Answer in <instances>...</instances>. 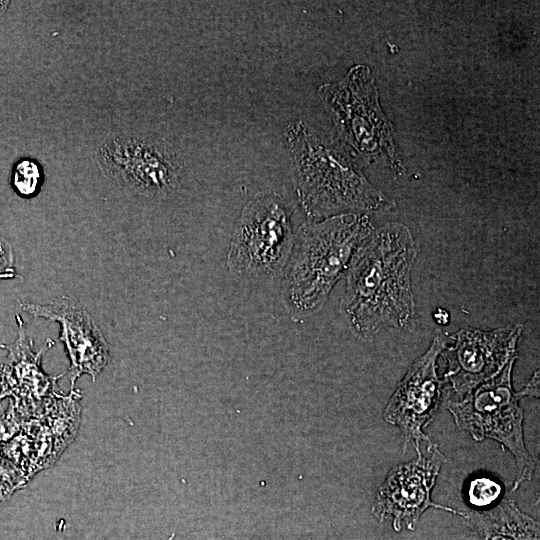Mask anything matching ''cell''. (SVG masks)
I'll return each mask as SVG.
<instances>
[{
	"label": "cell",
	"instance_id": "cell-4",
	"mask_svg": "<svg viewBox=\"0 0 540 540\" xmlns=\"http://www.w3.org/2000/svg\"><path fill=\"white\" fill-rule=\"evenodd\" d=\"M517 357L511 359L493 379L479 385L467 395L455 398L445 395V405L455 424L476 442L497 441L513 456L516 475L512 490L532 478L535 462L524 441L523 409L512 386V372Z\"/></svg>",
	"mask_w": 540,
	"mask_h": 540
},
{
	"label": "cell",
	"instance_id": "cell-15",
	"mask_svg": "<svg viewBox=\"0 0 540 540\" xmlns=\"http://www.w3.org/2000/svg\"><path fill=\"white\" fill-rule=\"evenodd\" d=\"M43 174L39 163L32 158H22L13 166L11 185L14 191L24 198L37 194L42 184Z\"/></svg>",
	"mask_w": 540,
	"mask_h": 540
},
{
	"label": "cell",
	"instance_id": "cell-5",
	"mask_svg": "<svg viewBox=\"0 0 540 540\" xmlns=\"http://www.w3.org/2000/svg\"><path fill=\"white\" fill-rule=\"evenodd\" d=\"M318 93L342 140L355 153L366 160L381 161L398 173L404 169L368 67H352L341 81L320 86Z\"/></svg>",
	"mask_w": 540,
	"mask_h": 540
},
{
	"label": "cell",
	"instance_id": "cell-20",
	"mask_svg": "<svg viewBox=\"0 0 540 540\" xmlns=\"http://www.w3.org/2000/svg\"><path fill=\"white\" fill-rule=\"evenodd\" d=\"M434 319L440 325H445L449 322V314L442 308H438L434 312Z\"/></svg>",
	"mask_w": 540,
	"mask_h": 540
},
{
	"label": "cell",
	"instance_id": "cell-16",
	"mask_svg": "<svg viewBox=\"0 0 540 540\" xmlns=\"http://www.w3.org/2000/svg\"><path fill=\"white\" fill-rule=\"evenodd\" d=\"M503 494L502 484L493 477L477 475L466 486V500L474 508L484 509L495 503Z\"/></svg>",
	"mask_w": 540,
	"mask_h": 540
},
{
	"label": "cell",
	"instance_id": "cell-19",
	"mask_svg": "<svg viewBox=\"0 0 540 540\" xmlns=\"http://www.w3.org/2000/svg\"><path fill=\"white\" fill-rule=\"evenodd\" d=\"M539 370H537L530 378V380L527 382V384L519 391L516 392L517 397L523 398V397H534L539 398Z\"/></svg>",
	"mask_w": 540,
	"mask_h": 540
},
{
	"label": "cell",
	"instance_id": "cell-12",
	"mask_svg": "<svg viewBox=\"0 0 540 540\" xmlns=\"http://www.w3.org/2000/svg\"><path fill=\"white\" fill-rule=\"evenodd\" d=\"M17 337L6 345L7 356L0 367V402L8 398L9 403L27 421L40 412L57 394L61 393L58 381L64 374L52 376L42 367L43 356L54 345L47 339L38 350L27 335L25 323L19 314Z\"/></svg>",
	"mask_w": 540,
	"mask_h": 540
},
{
	"label": "cell",
	"instance_id": "cell-17",
	"mask_svg": "<svg viewBox=\"0 0 540 540\" xmlns=\"http://www.w3.org/2000/svg\"><path fill=\"white\" fill-rule=\"evenodd\" d=\"M29 483L24 472L9 459L0 455V503Z\"/></svg>",
	"mask_w": 540,
	"mask_h": 540
},
{
	"label": "cell",
	"instance_id": "cell-8",
	"mask_svg": "<svg viewBox=\"0 0 540 540\" xmlns=\"http://www.w3.org/2000/svg\"><path fill=\"white\" fill-rule=\"evenodd\" d=\"M81 398L77 389L54 396L14 437L0 444V455L18 466L29 481L54 465L78 434Z\"/></svg>",
	"mask_w": 540,
	"mask_h": 540
},
{
	"label": "cell",
	"instance_id": "cell-10",
	"mask_svg": "<svg viewBox=\"0 0 540 540\" xmlns=\"http://www.w3.org/2000/svg\"><path fill=\"white\" fill-rule=\"evenodd\" d=\"M447 458L436 443L427 445L425 454L391 468L376 492L371 507L379 521L392 520L395 531L414 530L428 508L441 509L465 517L466 512L434 503L431 491Z\"/></svg>",
	"mask_w": 540,
	"mask_h": 540
},
{
	"label": "cell",
	"instance_id": "cell-18",
	"mask_svg": "<svg viewBox=\"0 0 540 540\" xmlns=\"http://www.w3.org/2000/svg\"><path fill=\"white\" fill-rule=\"evenodd\" d=\"M16 276L13 248L8 241L0 238V280L13 279Z\"/></svg>",
	"mask_w": 540,
	"mask_h": 540
},
{
	"label": "cell",
	"instance_id": "cell-14",
	"mask_svg": "<svg viewBox=\"0 0 540 540\" xmlns=\"http://www.w3.org/2000/svg\"><path fill=\"white\" fill-rule=\"evenodd\" d=\"M465 522L479 540H540V527L512 499L486 510H469Z\"/></svg>",
	"mask_w": 540,
	"mask_h": 540
},
{
	"label": "cell",
	"instance_id": "cell-6",
	"mask_svg": "<svg viewBox=\"0 0 540 540\" xmlns=\"http://www.w3.org/2000/svg\"><path fill=\"white\" fill-rule=\"evenodd\" d=\"M294 239L288 204L275 192L260 193L240 214L227 265L231 272L250 278L276 276L288 263Z\"/></svg>",
	"mask_w": 540,
	"mask_h": 540
},
{
	"label": "cell",
	"instance_id": "cell-3",
	"mask_svg": "<svg viewBox=\"0 0 540 540\" xmlns=\"http://www.w3.org/2000/svg\"><path fill=\"white\" fill-rule=\"evenodd\" d=\"M372 231L369 217L357 213L308 221L299 228L282 282V299L293 318L308 316L324 305Z\"/></svg>",
	"mask_w": 540,
	"mask_h": 540
},
{
	"label": "cell",
	"instance_id": "cell-13",
	"mask_svg": "<svg viewBox=\"0 0 540 540\" xmlns=\"http://www.w3.org/2000/svg\"><path fill=\"white\" fill-rule=\"evenodd\" d=\"M19 306L34 317L60 325L59 341L70 361L67 374L71 390L84 374L96 380L110 361L109 346L92 316L77 300L62 296L44 304L19 301Z\"/></svg>",
	"mask_w": 540,
	"mask_h": 540
},
{
	"label": "cell",
	"instance_id": "cell-2",
	"mask_svg": "<svg viewBox=\"0 0 540 540\" xmlns=\"http://www.w3.org/2000/svg\"><path fill=\"white\" fill-rule=\"evenodd\" d=\"M286 138L298 199L309 221L395 206L348 157L311 132L302 121L287 128Z\"/></svg>",
	"mask_w": 540,
	"mask_h": 540
},
{
	"label": "cell",
	"instance_id": "cell-7",
	"mask_svg": "<svg viewBox=\"0 0 540 540\" xmlns=\"http://www.w3.org/2000/svg\"><path fill=\"white\" fill-rule=\"evenodd\" d=\"M96 158L107 178L133 193L166 198L180 187V161L171 149L155 139L113 135L100 145Z\"/></svg>",
	"mask_w": 540,
	"mask_h": 540
},
{
	"label": "cell",
	"instance_id": "cell-1",
	"mask_svg": "<svg viewBox=\"0 0 540 540\" xmlns=\"http://www.w3.org/2000/svg\"><path fill=\"white\" fill-rule=\"evenodd\" d=\"M416 257L413 236L399 222L373 229L357 248L345 274L346 290L340 308L358 338L413 325L411 272Z\"/></svg>",
	"mask_w": 540,
	"mask_h": 540
},
{
	"label": "cell",
	"instance_id": "cell-9",
	"mask_svg": "<svg viewBox=\"0 0 540 540\" xmlns=\"http://www.w3.org/2000/svg\"><path fill=\"white\" fill-rule=\"evenodd\" d=\"M448 339L442 332L434 337L426 352L410 365L383 411L384 420L401 431L404 448L411 444L417 458L422 456V442L432 443L424 430L445 398V382L438 376L437 359Z\"/></svg>",
	"mask_w": 540,
	"mask_h": 540
},
{
	"label": "cell",
	"instance_id": "cell-11",
	"mask_svg": "<svg viewBox=\"0 0 540 540\" xmlns=\"http://www.w3.org/2000/svg\"><path fill=\"white\" fill-rule=\"evenodd\" d=\"M522 326L490 331L461 329L450 336L453 342L441 352L446 361L443 381L450 384L449 396L461 398L496 377L517 357Z\"/></svg>",
	"mask_w": 540,
	"mask_h": 540
},
{
	"label": "cell",
	"instance_id": "cell-21",
	"mask_svg": "<svg viewBox=\"0 0 540 540\" xmlns=\"http://www.w3.org/2000/svg\"><path fill=\"white\" fill-rule=\"evenodd\" d=\"M5 346H6L5 344L0 342V348L5 349Z\"/></svg>",
	"mask_w": 540,
	"mask_h": 540
}]
</instances>
